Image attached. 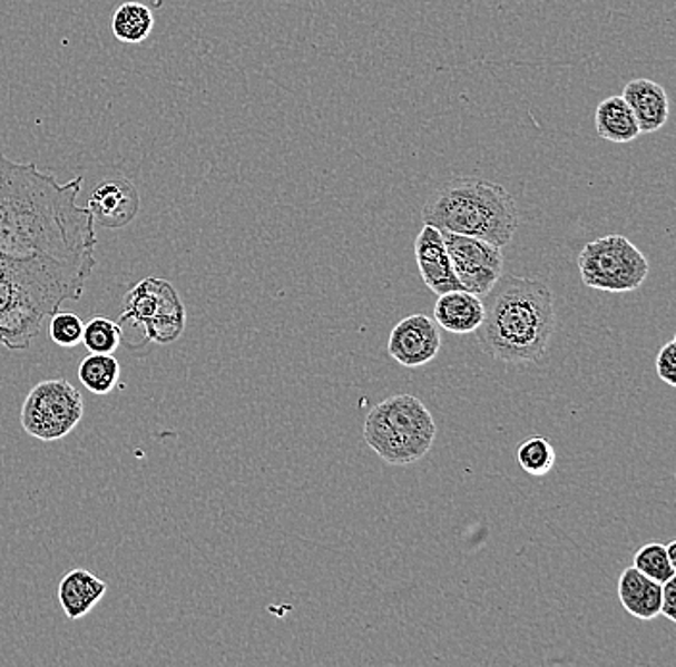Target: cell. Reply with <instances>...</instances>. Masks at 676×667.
<instances>
[{
    "mask_svg": "<svg viewBox=\"0 0 676 667\" xmlns=\"http://www.w3.org/2000/svg\"><path fill=\"white\" fill-rule=\"evenodd\" d=\"M121 341H124L121 327L108 317H92L91 322L84 327L81 343L92 354H114L118 351Z\"/></svg>",
    "mask_w": 676,
    "mask_h": 667,
    "instance_id": "obj_20",
    "label": "cell"
},
{
    "mask_svg": "<svg viewBox=\"0 0 676 667\" xmlns=\"http://www.w3.org/2000/svg\"><path fill=\"white\" fill-rule=\"evenodd\" d=\"M596 131L601 139L627 145L640 137V127L635 114L628 108L623 97H609L596 108Z\"/></svg>",
    "mask_w": 676,
    "mask_h": 667,
    "instance_id": "obj_16",
    "label": "cell"
},
{
    "mask_svg": "<svg viewBox=\"0 0 676 667\" xmlns=\"http://www.w3.org/2000/svg\"><path fill=\"white\" fill-rule=\"evenodd\" d=\"M484 320L481 296L471 295L463 288L439 295L434 304V322L453 335H469L479 330Z\"/></svg>",
    "mask_w": 676,
    "mask_h": 667,
    "instance_id": "obj_14",
    "label": "cell"
},
{
    "mask_svg": "<svg viewBox=\"0 0 676 667\" xmlns=\"http://www.w3.org/2000/svg\"><path fill=\"white\" fill-rule=\"evenodd\" d=\"M638 571L654 579L657 583H665L676 577V568L670 563L665 545L662 542H648L635 555V563Z\"/></svg>",
    "mask_w": 676,
    "mask_h": 667,
    "instance_id": "obj_21",
    "label": "cell"
},
{
    "mask_svg": "<svg viewBox=\"0 0 676 667\" xmlns=\"http://www.w3.org/2000/svg\"><path fill=\"white\" fill-rule=\"evenodd\" d=\"M185 324L187 312L182 296L166 279L147 277L124 298L119 327L131 325V330L143 331L140 346L147 343H174L182 337Z\"/></svg>",
    "mask_w": 676,
    "mask_h": 667,
    "instance_id": "obj_5",
    "label": "cell"
},
{
    "mask_svg": "<svg viewBox=\"0 0 676 667\" xmlns=\"http://www.w3.org/2000/svg\"><path fill=\"white\" fill-rule=\"evenodd\" d=\"M87 208L95 224L106 229H119L131 224L140 210L139 190L124 177L98 183L92 189Z\"/></svg>",
    "mask_w": 676,
    "mask_h": 667,
    "instance_id": "obj_10",
    "label": "cell"
},
{
    "mask_svg": "<svg viewBox=\"0 0 676 667\" xmlns=\"http://www.w3.org/2000/svg\"><path fill=\"white\" fill-rule=\"evenodd\" d=\"M665 550H667V556H669L670 563L676 568V541H669L665 545Z\"/></svg>",
    "mask_w": 676,
    "mask_h": 667,
    "instance_id": "obj_25",
    "label": "cell"
},
{
    "mask_svg": "<svg viewBox=\"0 0 676 667\" xmlns=\"http://www.w3.org/2000/svg\"><path fill=\"white\" fill-rule=\"evenodd\" d=\"M84 412V396L70 381H41L23 401L21 428L39 441L52 443L70 435L81 422Z\"/></svg>",
    "mask_w": 676,
    "mask_h": 667,
    "instance_id": "obj_7",
    "label": "cell"
},
{
    "mask_svg": "<svg viewBox=\"0 0 676 667\" xmlns=\"http://www.w3.org/2000/svg\"><path fill=\"white\" fill-rule=\"evenodd\" d=\"M442 349L440 330L427 314H412L392 330L386 351L404 367L431 364Z\"/></svg>",
    "mask_w": 676,
    "mask_h": 667,
    "instance_id": "obj_9",
    "label": "cell"
},
{
    "mask_svg": "<svg viewBox=\"0 0 676 667\" xmlns=\"http://www.w3.org/2000/svg\"><path fill=\"white\" fill-rule=\"evenodd\" d=\"M84 327L81 317L68 310H58L57 314L49 320L50 339L63 349H74L76 344L81 343Z\"/></svg>",
    "mask_w": 676,
    "mask_h": 667,
    "instance_id": "obj_22",
    "label": "cell"
},
{
    "mask_svg": "<svg viewBox=\"0 0 676 667\" xmlns=\"http://www.w3.org/2000/svg\"><path fill=\"white\" fill-rule=\"evenodd\" d=\"M415 261L423 283L434 295H444L461 288L458 277L453 274L442 232L434 225H423V229L415 237Z\"/></svg>",
    "mask_w": 676,
    "mask_h": 667,
    "instance_id": "obj_11",
    "label": "cell"
},
{
    "mask_svg": "<svg viewBox=\"0 0 676 667\" xmlns=\"http://www.w3.org/2000/svg\"><path fill=\"white\" fill-rule=\"evenodd\" d=\"M484 301L477 339L482 351L509 364H537L545 359L556 330V301L540 279L502 274Z\"/></svg>",
    "mask_w": 676,
    "mask_h": 667,
    "instance_id": "obj_2",
    "label": "cell"
},
{
    "mask_svg": "<svg viewBox=\"0 0 676 667\" xmlns=\"http://www.w3.org/2000/svg\"><path fill=\"white\" fill-rule=\"evenodd\" d=\"M363 439L386 464H415L431 452L437 423L418 396L394 394L368 414Z\"/></svg>",
    "mask_w": 676,
    "mask_h": 667,
    "instance_id": "obj_4",
    "label": "cell"
},
{
    "mask_svg": "<svg viewBox=\"0 0 676 667\" xmlns=\"http://www.w3.org/2000/svg\"><path fill=\"white\" fill-rule=\"evenodd\" d=\"M423 222L440 232L469 235L503 248L519 227V208L502 185L458 177L427 198Z\"/></svg>",
    "mask_w": 676,
    "mask_h": 667,
    "instance_id": "obj_3",
    "label": "cell"
},
{
    "mask_svg": "<svg viewBox=\"0 0 676 667\" xmlns=\"http://www.w3.org/2000/svg\"><path fill=\"white\" fill-rule=\"evenodd\" d=\"M153 10L140 2H124L114 12L112 33L118 41L129 45L143 42L153 33Z\"/></svg>",
    "mask_w": 676,
    "mask_h": 667,
    "instance_id": "obj_17",
    "label": "cell"
},
{
    "mask_svg": "<svg viewBox=\"0 0 676 667\" xmlns=\"http://www.w3.org/2000/svg\"><path fill=\"white\" fill-rule=\"evenodd\" d=\"M656 372L663 383L676 386V339L663 344L662 351L657 352Z\"/></svg>",
    "mask_w": 676,
    "mask_h": 667,
    "instance_id": "obj_23",
    "label": "cell"
},
{
    "mask_svg": "<svg viewBox=\"0 0 676 667\" xmlns=\"http://www.w3.org/2000/svg\"><path fill=\"white\" fill-rule=\"evenodd\" d=\"M620 97L635 114L640 134H656L669 120V95L651 79H633Z\"/></svg>",
    "mask_w": 676,
    "mask_h": 667,
    "instance_id": "obj_12",
    "label": "cell"
},
{
    "mask_svg": "<svg viewBox=\"0 0 676 667\" xmlns=\"http://www.w3.org/2000/svg\"><path fill=\"white\" fill-rule=\"evenodd\" d=\"M33 163L0 155V344L26 351L63 304L79 301L97 266V229L77 198Z\"/></svg>",
    "mask_w": 676,
    "mask_h": 667,
    "instance_id": "obj_1",
    "label": "cell"
},
{
    "mask_svg": "<svg viewBox=\"0 0 676 667\" xmlns=\"http://www.w3.org/2000/svg\"><path fill=\"white\" fill-rule=\"evenodd\" d=\"M121 365L114 354H89L79 364L77 377L92 394H110L118 386Z\"/></svg>",
    "mask_w": 676,
    "mask_h": 667,
    "instance_id": "obj_18",
    "label": "cell"
},
{
    "mask_svg": "<svg viewBox=\"0 0 676 667\" xmlns=\"http://www.w3.org/2000/svg\"><path fill=\"white\" fill-rule=\"evenodd\" d=\"M517 462L532 478H545L556 465V450L546 437L532 435L519 444Z\"/></svg>",
    "mask_w": 676,
    "mask_h": 667,
    "instance_id": "obj_19",
    "label": "cell"
},
{
    "mask_svg": "<svg viewBox=\"0 0 676 667\" xmlns=\"http://www.w3.org/2000/svg\"><path fill=\"white\" fill-rule=\"evenodd\" d=\"M580 279L601 293H633L649 274V262L625 235H606L579 254Z\"/></svg>",
    "mask_w": 676,
    "mask_h": 667,
    "instance_id": "obj_6",
    "label": "cell"
},
{
    "mask_svg": "<svg viewBox=\"0 0 676 667\" xmlns=\"http://www.w3.org/2000/svg\"><path fill=\"white\" fill-rule=\"evenodd\" d=\"M617 592L627 614L640 621H651L662 611V583L644 576L635 566L620 573Z\"/></svg>",
    "mask_w": 676,
    "mask_h": 667,
    "instance_id": "obj_15",
    "label": "cell"
},
{
    "mask_svg": "<svg viewBox=\"0 0 676 667\" xmlns=\"http://www.w3.org/2000/svg\"><path fill=\"white\" fill-rule=\"evenodd\" d=\"M442 239L461 288L482 298L503 274L502 248L460 233L442 232Z\"/></svg>",
    "mask_w": 676,
    "mask_h": 667,
    "instance_id": "obj_8",
    "label": "cell"
},
{
    "mask_svg": "<svg viewBox=\"0 0 676 667\" xmlns=\"http://www.w3.org/2000/svg\"><path fill=\"white\" fill-rule=\"evenodd\" d=\"M108 585L87 569H71L58 585V602L66 618L79 621L95 610V606L105 598Z\"/></svg>",
    "mask_w": 676,
    "mask_h": 667,
    "instance_id": "obj_13",
    "label": "cell"
},
{
    "mask_svg": "<svg viewBox=\"0 0 676 667\" xmlns=\"http://www.w3.org/2000/svg\"><path fill=\"white\" fill-rule=\"evenodd\" d=\"M662 616L675 624L676 621V577L662 585Z\"/></svg>",
    "mask_w": 676,
    "mask_h": 667,
    "instance_id": "obj_24",
    "label": "cell"
}]
</instances>
